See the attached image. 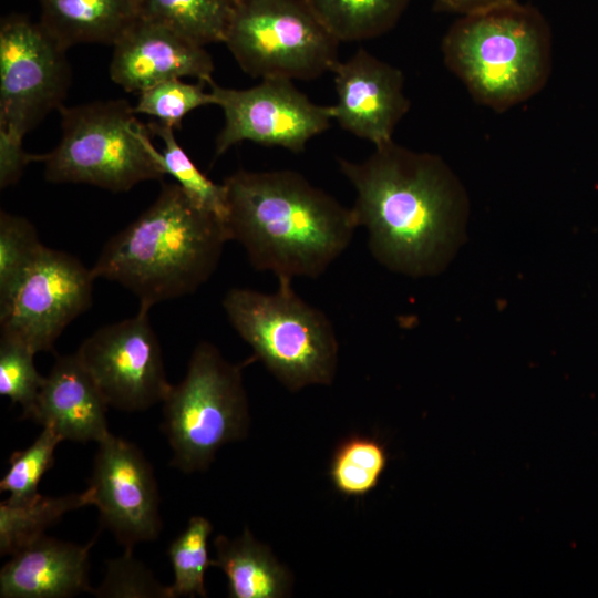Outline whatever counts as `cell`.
Listing matches in <instances>:
<instances>
[{"label":"cell","instance_id":"6da1fadb","mask_svg":"<svg viewBox=\"0 0 598 598\" xmlns=\"http://www.w3.org/2000/svg\"><path fill=\"white\" fill-rule=\"evenodd\" d=\"M355 192L351 207L372 256L411 276L436 271L464 210L463 192L441 157L393 141L364 161L338 158Z\"/></svg>","mask_w":598,"mask_h":598},{"label":"cell","instance_id":"2e32d148","mask_svg":"<svg viewBox=\"0 0 598 598\" xmlns=\"http://www.w3.org/2000/svg\"><path fill=\"white\" fill-rule=\"evenodd\" d=\"M109 405L74 353L58 357L32 410L24 416L50 427L63 441L99 443L111 432Z\"/></svg>","mask_w":598,"mask_h":598},{"label":"cell","instance_id":"d6986e66","mask_svg":"<svg viewBox=\"0 0 598 598\" xmlns=\"http://www.w3.org/2000/svg\"><path fill=\"white\" fill-rule=\"evenodd\" d=\"M216 557L212 567L224 571L231 598H282L290 596L292 576L272 555L270 548L258 542L248 528L236 538L218 535L214 539Z\"/></svg>","mask_w":598,"mask_h":598},{"label":"cell","instance_id":"4316f807","mask_svg":"<svg viewBox=\"0 0 598 598\" xmlns=\"http://www.w3.org/2000/svg\"><path fill=\"white\" fill-rule=\"evenodd\" d=\"M62 441L52 429L42 427L29 447L10 455L9 468L0 481V492L9 493L7 501L23 502L40 494L39 483L53 466L54 451Z\"/></svg>","mask_w":598,"mask_h":598},{"label":"cell","instance_id":"8992f818","mask_svg":"<svg viewBox=\"0 0 598 598\" xmlns=\"http://www.w3.org/2000/svg\"><path fill=\"white\" fill-rule=\"evenodd\" d=\"M59 111L60 142L42 159L48 182L124 193L165 176L154 157L147 126L136 120L134 106L127 101L63 105Z\"/></svg>","mask_w":598,"mask_h":598},{"label":"cell","instance_id":"8fae6325","mask_svg":"<svg viewBox=\"0 0 598 598\" xmlns=\"http://www.w3.org/2000/svg\"><path fill=\"white\" fill-rule=\"evenodd\" d=\"M65 53L40 22L21 16L2 21L0 124L27 134L49 113L63 106L71 83Z\"/></svg>","mask_w":598,"mask_h":598},{"label":"cell","instance_id":"9a60e30c","mask_svg":"<svg viewBox=\"0 0 598 598\" xmlns=\"http://www.w3.org/2000/svg\"><path fill=\"white\" fill-rule=\"evenodd\" d=\"M213 72L214 62L205 47L141 17L113 45L110 62L111 80L135 93L173 79L208 83Z\"/></svg>","mask_w":598,"mask_h":598},{"label":"cell","instance_id":"ffe728a7","mask_svg":"<svg viewBox=\"0 0 598 598\" xmlns=\"http://www.w3.org/2000/svg\"><path fill=\"white\" fill-rule=\"evenodd\" d=\"M91 505L89 491L62 496L37 495L33 498L0 503V554L13 555L56 524L66 513Z\"/></svg>","mask_w":598,"mask_h":598},{"label":"cell","instance_id":"4fadbf2b","mask_svg":"<svg viewBox=\"0 0 598 598\" xmlns=\"http://www.w3.org/2000/svg\"><path fill=\"white\" fill-rule=\"evenodd\" d=\"M87 491L101 526L125 549L158 538V485L152 464L135 444L112 433L99 442Z\"/></svg>","mask_w":598,"mask_h":598},{"label":"cell","instance_id":"52a82bcc","mask_svg":"<svg viewBox=\"0 0 598 598\" xmlns=\"http://www.w3.org/2000/svg\"><path fill=\"white\" fill-rule=\"evenodd\" d=\"M245 363L227 361L210 342L195 347L184 379L172 384L162 402L161 427L173 452L171 466L187 474L206 471L220 447L246 437Z\"/></svg>","mask_w":598,"mask_h":598},{"label":"cell","instance_id":"5b68a950","mask_svg":"<svg viewBox=\"0 0 598 598\" xmlns=\"http://www.w3.org/2000/svg\"><path fill=\"white\" fill-rule=\"evenodd\" d=\"M228 321L268 371L288 390L332 383L339 354L327 315L303 300L292 280L278 279L271 293L231 288L223 298Z\"/></svg>","mask_w":598,"mask_h":598},{"label":"cell","instance_id":"603a6c76","mask_svg":"<svg viewBox=\"0 0 598 598\" xmlns=\"http://www.w3.org/2000/svg\"><path fill=\"white\" fill-rule=\"evenodd\" d=\"M388 463L383 442L373 436L351 435L336 446L328 474L339 494L360 498L379 485Z\"/></svg>","mask_w":598,"mask_h":598},{"label":"cell","instance_id":"d4e9b609","mask_svg":"<svg viewBox=\"0 0 598 598\" xmlns=\"http://www.w3.org/2000/svg\"><path fill=\"white\" fill-rule=\"evenodd\" d=\"M212 530L207 518L193 516L186 528L169 544L167 554L174 573V581L169 586L173 598L208 596L205 575L212 566L208 555Z\"/></svg>","mask_w":598,"mask_h":598},{"label":"cell","instance_id":"7c38bea8","mask_svg":"<svg viewBox=\"0 0 598 598\" xmlns=\"http://www.w3.org/2000/svg\"><path fill=\"white\" fill-rule=\"evenodd\" d=\"M94 279L76 257L44 246L0 310L1 336L34 353L52 351L64 329L92 306Z\"/></svg>","mask_w":598,"mask_h":598},{"label":"cell","instance_id":"83f0119b","mask_svg":"<svg viewBox=\"0 0 598 598\" xmlns=\"http://www.w3.org/2000/svg\"><path fill=\"white\" fill-rule=\"evenodd\" d=\"M204 81L188 83L173 79L156 84L138 93L135 113L157 118L158 122L178 130L184 117L194 110L214 104L210 92L205 90Z\"/></svg>","mask_w":598,"mask_h":598},{"label":"cell","instance_id":"3957f363","mask_svg":"<svg viewBox=\"0 0 598 598\" xmlns=\"http://www.w3.org/2000/svg\"><path fill=\"white\" fill-rule=\"evenodd\" d=\"M228 240L225 221L176 183L164 184L155 202L109 239L92 272L123 286L150 310L207 282Z\"/></svg>","mask_w":598,"mask_h":598},{"label":"cell","instance_id":"7a4b0ae2","mask_svg":"<svg viewBox=\"0 0 598 598\" xmlns=\"http://www.w3.org/2000/svg\"><path fill=\"white\" fill-rule=\"evenodd\" d=\"M230 240L250 265L277 279L318 278L358 228L352 209L290 169H239L223 182Z\"/></svg>","mask_w":598,"mask_h":598},{"label":"cell","instance_id":"ba28073f","mask_svg":"<svg viewBox=\"0 0 598 598\" xmlns=\"http://www.w3.org/2000/svg\"><path fill=\"white\" fill-rule=\"evenodd\" d=\"M255 79L313 80L339 61L337 38L306 0H240L224 42Z\"/></svg>","mask_w":598,"mask_h":598},{"label":"cell","instance_id":"484cf974","mask_svg":"<svg viewBox=\"0 0 598 598\" xmlns=\"http://www.w3.org/2000/svg\"><path fill=\"white\" fill-rule=\"evenodd\" d=\"M43 248L30 220L0 212V310L9 303Z\"/></svg>","mask_w":598,"mask_h":598},{"label":"cell","instance_id":"ac0fdd59","mask_svg":"<svg viewBox=\"0 0 598 598\" xmlns=\"http://www.w3.org/2000/svg\"><path fill=\"white\" fill-rule=\"evenodd\" d=\"M40 23L65 51L83 43L112 47L140 18L138 0H39Z\"/></svg>","mask_w":598,"mask_h":598},{"label":"cell","instance_id":"4dcf8cb0","mask_svg":"<svg viewBox=\"0 0 598 598\" xmlns=\"http://www.w3.org/2000/svg\"><path fill=\"white\" fill-rule=\"evenodd\" d=\"M25 133L11 125L0 124V188L17 184L25 167L42 162L43 154H30L23 148Z\"/></svg>","mask_w":598,"mask_h":598},{"label":"cell","instance_id":"f1b7e54d","mask_svg":"<svg viewBox=\"0 0 598 598\" xmlns=\"http://www.w3.org/2000/svg\"><path fill=\"white\" fill-rule=\"evenodd\" d=\"M35 353L22 342L0 337V394L22 406V417L32 410L45 377L35 365Z\"/></svg>","mask_w":598,"mask_h":598},{"label":"cell","instance_id":"9c48e42d","mask_svg":"<svg viewBox=\"0 0 598 598\" xmlns=\"http://www.w3.org/2000/svg\"><path fill=\"white\" fill-rule=\"evenodd\" d=\"M208 84L214 104L224 114L215 158L244 141L298 154L332 120L330 106L313 103L291 80L264 79L248 89L224 87L213 80Z\"/></svg>","mask_w":598,"mask_h":598},{"label":"cell","instance_id":"1f68e13d","mask_svg":"<svg viewBox=\"0 0 598 598\" xmlns=\"http://www.w3.org/2000/svg\"><path fill=\"white\" fill-rule=\"evenodd\" d=\"M515 1L517 0H434V4L436 10L460 13L463 16Z\"/></svg>","mask_w":598,"mask_h":598},{"label":"cell","instance_id":"277c9868","mask_svg":"<svg viewBox=\"0 0 598 598\" xmlns=\"http://www.w3.org/2000/svg\"><path fill=\"white\" fill-rule=\"evenodd\" d=\"M442 52L474 99L501 111L545 85L550 31L537 9L515 1L463 14L445 34Z\"/></svg>","mask_w":598,"mask_h":598},{"label":"cell","instance_id":"5bb4252c","mask_svg":"<svg viewBox=\"0 0 598 598\" xmlns=\"http://www.w3.org/2000/svg\"><path fill=\"white\" fill-rule=\"evenodd\" d=\"M337 103L332 120L352 135L375 147L393 141L398 123L408 113L402 72L360 48L331 70Z\"/></svg>","mask_w":598,"mask_h":598},{"label":"cell","instance_id":"f546056e","mask_svg":"<svg viewBox=\"0 0 598 598\" xmlns=\"http://www.w3.org/2000/svg\"><path fill=\"white\" fill-rule=\"evenodd\" d=\"M97 598H173L154 574L133 556L132 549L106 560L102 582L93 589Z\"/></svg>","mask_w":598,"mask_h":598},{"label":"cell","instance_id":"d6a6232c","mask_svg":"<svg viewBox=\"0 0 598 598\" xmlns=\"http://www.w3.org/2000/svg\"><path fill=\"white\" fill-rule=\"evenodd\" d=\"M228 2H230L233 6H235L236 3H238L240 0H227Z\"/></svg>","mask_w":598,"mask_h":598},{"label":"cell","instance_id":"7402d4cb","mask_svg":"<svg viewBox=\"0 0 598 598\" xmlns=\"http://www.w3.org/2000/svg\"><path fill=\"white\" fill-rule=\"evenodd\" d=\"M306 1L339 42H357L388 32L411 0Z\"/></svg>","mask_w":598,"mask_h":598},{"label":"cell","instance_id":"44dd1931","mask_svg":"<svg viewBox=\"0 0 598 598\" xmlns=\"http://www.w3.org/2000/svg\"><path fill=\"white\" fill-rule=\"evenodd\" d=\"M140 17L205 47L225 42L234 6L227 0H138Z\"/></svg>","mask_w":598,"mask_h":598},{"label":"cell","instance_id":"30bf717a","mask_svg":"<svg viewBox=\"0 0 598 598\" xmlns=\"http://www.w3.org/2000/svg\"><path fill=\"white\" fill-rule=\"evenodd\" d=\"M150 310L97 329L75 354L109 408L140 412L162 403L168 382Z\"/></svg>","mask_w":598,"mask_h":598},{"label":"cell","instance_id":"e0dca14e","mask_svg":"<svg viewBox=\"0 0 598 598\" xmlns=\"http://www.w3.org/2000/svg\"><path fill=\"white\" fill-rule=\"evenodd\" d=\"M97 534L85 545L43 535L14 553L0 570V597L69 598L92 594L89 554Z\"/></svg>","mask_w":598,"mask_h":598},{"label":"cell","instance_id":"cb8c5ba5","mask_svg":"<svg viewBox=\"0 0 598 598\" xmlns=\"http://www.w3.org/2000/svg\"><path fill=\"white\" fill-rule=\"evenodd\" d=\"M147 128L163 143V150L154 147L153 154L165 175H171L195 205L225 221L227 195L224 183L217 184L199 171L177 142L173 127L157 121L151 122Z\"/></svg>","mask_w":598,"mask_h":598}]
</instances>
